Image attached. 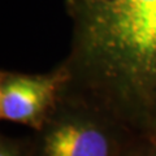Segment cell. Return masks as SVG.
Returning <instances> with one entry per match:
<instances>
[{
    "instance_id": "1",
    "label": "cell",
    "mask_w": 156,
    "mask_h": 156,
    "mask_svg": "<svg viewBox=\"0 0 156 156\" xmlns=\"http://www.w3.org/2000/svg\"><path fill=\"white\" fill-rule=\"evenodd\" d=\"M66 9L69 89L147 134L156 112V0H66Z\"/></svg>"
},
{
    "instance_id": "5",
    "label": "cell",
    "mask_w": 156,
    "mask_h": 156,
    "mask_svg": "<svg viewBox=\"0 0 156 156\" xmlns=\"http://www.w3.org/2000/svg\"><path fill=\"white\" fill-rule=\"evenodd\" d=\"M0 156H27V139L0 136Z\"/></svg>"
},
{
    "instance_id": "6",
    "label": "cell",
    "mask_w": 156,
    "mask_h": 156,
    "mask_svg": "<svg viewBox=\"0 0 156 156\" xmlns=\"http://www.w3.org/2000/svg\"><path fill=\"white\" fill-rule=\"evenodd\" d=\"M146 135H151V136H154V138H156V112H155V115L152 117V121H151L148 131H147Z\"/></svg>"
},
{
    "instance_id": "2",
    "label": "cell",
    "mask_w": 156,
    "mask_h": 156,
    "mask_svg": "<svg viewBox=\"0 0 156 156\" xmlns=\"http://www.w3.org/2000/svg\"><path fill=\"white\" fill-rule=\"evenodd\" d=\"M136 135L105 107L69 89L27 138V156H124Z\"/></svg>"
},
{
    "instance_id": "3",
    "label": "cell",
    "mask_w": 156,
    "mask_h": 156,
    "mask_svg": "<svg viewBox=\"0 0 156 156\" xmlns=\"http://www.w3.org/2000/svg\"><path fill=\"white\" fill-rule=\"evenodd\" d=\"M72 76L64 61L47 73L3 70L0 74V119L41 129L70 87Z\"/></svg>"
},
{
    "instance_id": "4",
    "label": "cell",
    "mask_w": 156,
    "mask_h": 156,
    "mask_svg": "<svg viewBox=\"0 0 156 156\" xmlns=\"http://www.w3.org/2000/svg\"><path fill=\"white\" fill-rule=\"evenodd\" d=\"M124 156H156V138L146 134H138Z\"/></svg>"
}]
</instances>
